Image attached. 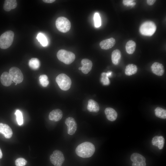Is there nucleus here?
Here are the masks:
<instances>
[{"label":"nucleus","mask_w":166,"mask_h":166,"mask_svg":"<svg viewBox=\"0 0 166 166\" xmlns=\"http://www.w3.org/2000/svg\"><path fill=\"white\" fill-rule=\"evenodd\" d=\"M95 150L94 145L89 142H83L77 146L75 149L77 155L83 158H89L94 153Z\"/></svg>","instance_id":"obj_1"},{"label":"nucleus","mask_w":166,"mask_h":166,"mask_svg":"<svg viewBox=\"0 0 166 166\" xmlns=\"http://www.w3.org/2000/svg\"><path fill=\"white\" fill-rule=\"evenodd\" d=\"M14 37V33L11 30L3 33L0 36V48L5 49L9 47L13 42Z\"/></svg>","instance_id":"obj_2"},{"label":"nucleus","mask_w":166,"mask_h":166,"mask_svg":"<svg viewBox=\"0 0 166 166\" xmlns=\"http://www.w3.org/2000/svg\"><path fill=\"white\" fill-rule=\"evenodd\" d=\"M57 56L59 61L67 65L71 63L75 58V55L73 53L63 49L58 51Z\"/></svg>","instance_id":"obj_3"},{"label":"nucleus","mask_w":166,"mask_h":166,"mask_svg":"<svg viewBox=\"0 0 166 166\" xmlns=\"http://www.w3.org/2000/svg\"><path fill=\"white\" fill-rule=\"evenodd\" d=\"M156 29V26L153 22L148 21L144 22L141 25L139 31L142 35L151 36L155 32Z\"/></svg>","instance_id":"obj_4"},{"label":"nucleus","mask_w":166,"mask_h":166,"mask_svg":"<svg viewBox=\"0 0 166 166\" xmlns=\"http://www.w3.org/2000/svg\"><path fill=\"white\" fill-rule=\"evenodd\" d=\"M56 81L59 88L62 90H67L71 87V79L64 73H61L58 75L56 77Z\"/></svg>","instance_id":"obj_5"},{"label":"nucleus","mask_w":166,"mask_h":166,"mask_svg":"<svg viewBox=\"0 0 166 166\" xmlns=\"http://www.w3.org/2000/svg\"><path fill=\"white\" fill-rule=\"evenodd\" d=\"M56 27L58 30L62 33L68 31L71 28V23L66 18L60 17L56 20Z\"/></svg>","instance_id":"obj_6"},{"label":"nucleus","mask_w":166,"mask_h":166,"mask_svg":"<svg viewBox=\"0 0 166 166\" xmlns=\"http://www.w3.org/2000/svg\"><path fill=\"white\" fill-rule=\"evenodd\" d=\"M50 160L55 166H61L65 160V157L62 152L60 150H54L50 156Z\"/></svg>","instance_id":"obj_7"},{"label":"nucleus","mask_w":166,"mask_h":166,"mask_svg":"<svg viewBox=\"0 0 166 166\" xmlns=\"http://www.w3.org/2000/svg\"><path fill=\"white\" fill-rule=\"evenodd\" d=\"M13 81L17 84L21 83L23 79V76L21 70L18 68L13 67L10 68L9 73Z\"/></svg>","instance_id":"obj_8"},{"label":"nucleus","mask_w":166,"mask_h":166,"mask_svg":"<svg viewBox=\"0 0 166 166\" xmlns=\"http://www.w3.org/2000/svg\"><path fill=\"white\" fill-rule=\"evenodd\" d=\"M65 123L67 126L68 133L71 135H73L77 128V124L74 119L72 117H69L66 119Z\"/></svg>","instance_id":"obj_9"},{"label":"nucleus","mask_w":166,"mask_h":166,"mask_svg":"<svg viewBox=\"0 0 166 166\" xmlns=\"http://www.w3.org/2000/svg\"><path fill=\"white\" fill-rule=\"evenodd\" d=\"M151 68L153 73L157 76H162L164 72V66L160 63L158 62L154 63L152 65Z\"/></svg>","instance_id":"obj_10"},{"label":"nucleus","mask_w":166,"mask_h":166,"mask_svg":"<svg viewBox=\"0 0 166 166\" xmlns=\"http://www.w3.org/2000/svg\"><path fill=\"white\" fill-rule=\"evenodd\" d=\"M0 133H2L6 138L9 139L12 136L13 132L8 125L0 123Z\"/></svg>","instance_id":"obj_11"},{"label":"nucleus","mask_w":166,"mask_h":166,"mask_svg":"<svg viewBox=\"0 0 166 166\" xmlns=\"http://www.w3.org/2000/svg\"><path fill=\"white\" fill-rule=\"evenodd\" d=\"M63 116V113L61 110L59 109H56L52 111L49 113V119L54 121H60Z\"/></svg>","instance_id":"obj_12"},{"label":"nucleus","mask_w":166,"mask_h":166,"mask_svg":"<svg viewBox=\"0 0 166 166\" xmlns=\"http://www.w3.org/2000/svg\"><path fill=\"white\" fill-rule=\"evenodd\" d=\"M115 43V39L111 38L101 41L100 43V46L102 49H108L113 47Z\"/></svg>","instance_id":"obj_13"},{"label":"nucleus","mask_w":166,"mask_h":166,"mask_svg":"<svg viewBox=\"0 0 166 166\" xmlns=\"http://www.w3.org/2000/svg\"><path fill=\"white\" fill-rule=\"evenodd\" d=\"M81 63L82 67L81 68L82 72L85 74L88 73L92 69V62L89 59L85 58L81 60Z\"/></svg>","instance_id":"obj_14"},{"label":"nucleus","mask_w":166,"mask_h":166,"mask_svg":"<svg viewBox=\"0 0 166 166\" xmlns=\"http://www.w3.org/2000/svg\"><path fill=\"white\" fill-rule=\"evenodd\" d=\"M105 113L107 118L109 121H114L117 117V112L112 108H106L105 109Z\"/></svg>","instance_id":"obj_15"},{"label":"nucleus","mask_w":166,"mask_h":166,"mask_svg":"<svg viewBox=\"0 0 166 166\" xmlns=\"http://www.w3.org/2000/svg\"><path fill=\"white\" fill-rule=\"evenodd\" d=\"M152 142V145L158 147L160 149H161L164 146V139L162 136H156L153 138Z\"/></svg>","instance_id":"obj_16"},{"label":"nucleus","mask_w":166,"mask_h":166,"mask_svg":"<svg viewBox=\"0 0 166 166\" xmlns=\"http://www.w3.org/2000/svg\"><path fill=\"white\" fill-rule=\"evenodd\" d=\"M0 81L3 85L8 86L11 85L12 80L9 73L5 72L2 73L1 76Z\"/></svg>","instance_id":"obj_17"},{"label":"nucleus","mask_w":166,"mask_h":166,"mask_svg":"<svg viewBox=\"0 0 166 166\" xmlns=\"http://www.w3.org/2000/svg\"><path fill=\"white\" fill-rule=\"evenodd\" d=\"M87 109L89 112L97 113L99 111L100 108L98 103L96 101L90 99L88 101Z\"/></svg>","instance_id":"obj_18"},{"label":"nucleus","mask_w":166,"mask_h":166,"mask_svg":"<svg viewBox=\"0 0 166 166\" xmlns=\"http://www.w3.org/2000/svg\"><path fill=\"white\" fill-rule=\"evenodd\" d=\"M17 3L15 0H6L3 5L5 10L9 11L11 10L14 9L17 7Z\"/></svg>","instance_id":"obj_19"},{"label":"nucleus","mask_w":166,"mask_h":166,"mask_svg":"<svg viewBox=\"0 0 166 166\" xmlns=\"http://www.w3.org/2000/svg\"><path fill=\"white\" fill-rule=\"evenodd\" d=\"M121 57V53L118 49L113 51L111 54V60L113 63L115 65H117L119 63Z\"/></svg>","instance_id":"obj_20"},{"label":"nucleus","mask_w":166,"mask_h":166,"mask_svg":"<svg viewBox=\"0 0 166 166\" xmlns=\"http://www.w3.org/2000/svg\"><path fill=\"white\" fill-rule=\"evenodd\" d=\"M130 159L133 163H136L144 162L146 160L144 156L137 153L132 154L131 156Z\"/></svg>","instance_id":"obj_21"},{"label":"nucleus","mask_w":166,"mask_h":166,"mask_svg":"<svg viewBox=\"0 0 166 166\" xmlns=\"http://www.w3.org/2000/svg\"><path fill=\"white\" fill-rule=\"evenodd\" d=\"M137 71V66L134 64H129L126 67L125 73L128 76H131L136 73Z\"/></svg>","instance_id":"obj_22"},{"label":"nucleus","mask_w":166,"mask_h":166,"mask_svg":"<svg viewBox=\"0 0 166 166\" xmlns=\"http://www.w3.org/2000/svg\"><path fill=\"white\" fill-rule=\"evenodd\" d=\"M136 46V42L134 41L130 40L127 42L125 48L126 52L129 54H132L134 52Z\"/></svg>","instance_id":"obj_23"},{"label":"nucleus","mask_w":166,"mask_h":166,"mask_svg":"<svg viewBox=\"0 0 166 166\" xmlns=\"http://www.w3.org/2000/svg\"><path fill=\"white\" fill-rule=\"evenodd\" d=\"M36 38L42 46H46L48 45L47 39L43 33H38L37 36Z\"/></svg>","instance_id":"obj_24"},{"label":"nucleus","mask_w":166,"mask_h":166,"mask_svg":"<svg viewBox=\"0 0 166 166\" xmlns=\"http://www.w3.org/2000/svg\"><path fill=\"white\" fill-rule=\"evenodd\" d=\"M155 114L157 117L163 119L166 118V110L162 108L157 107L155 109Z\"/></svg>","instance_id":"obj_25"},{"label":"nucleus","mask_w":166,"mask_h":166,"mask_svg":"<svg viewBox=\"0 0 166 166\" xmlns=\"http://www.w3.org/2000/svg\"><path fill=\"white\" fill-rule=\"evenodd\" d=\"M28 64L30 68L34 70L38 69L40 65L39 60L35 58H33L30 59Z\"/></svg>","instance_id":"obj_26"},{"label":"nucleus","mask_w":166,"mask_h":166,"mask_svg":"<svg viewBox=\"0 0 166 166\" xmlns=\"http://www.w3.org/2000/svg\"><path fill=\"white\" fill-rule=\"evenodd\" d=\"M112 73L111 71H109L107 73L103 72L101 73V81L103 85H108L110 84V81L108 77L111 75Z\"/></svg>","instance_id":"obj_27"},{"label":"nucleus","mask_w":166,"mask_h":166,"mask_svg":"<svg viewBox=\"0 0 166 166\" xmlns=\"http://www.w3.org/2000/svg\"><path fill=\"white\" fill-rule=\"evenodd\" d=\"M40 84L44 87H46L49 84L48 77L47 75L44 74L41 75L39 77Z\"/></svg>","instance_id":"obj_28"},{"label":"nucleus","mask_w":166,"mask_h":166,"mask_svg":"<svg viewBox=\"0 0 166 166\" xmlns=\"http://www.w3.org/2000/svg\"><path fill=\"white\" fill-rule=\"evenodd\" d=\"M16 117V120L18 124L21 125L23 124V117L21 112L19 110H17L15 113Z\"/></svg>","instance_id":"obj_29"},{"label":"nucleus","mask_w":166,"mask_h":166,"mask_svg":"<svg viewBox=\"0 0 166 166\" xmlns=\"http://www.w3.org/2000/svg\"><path fill=\"white\" fill-rule=\"evenodd\" d=\"M95 26L96 27H99L101 25V18L99 14L96 13L95 14L94 16Z\"/></svg>","instance_id":"obj_30"},{"label":"nucleus","mask_w":166,"mask_h":166,"mask_svg":"<svg viewBox=\"0 0 166 166\" xmlns=\"http://www.w3.org/2000/svg\"><path fill=\"white\" fill-rule=\"evenodd\" d=\"M27 163V161L22 158H19L16 160L15 162L16 166H24Z\"/></svg>","instance_id":"obj_31"},{"label":"nucleus","mask_w":166,"mask_h":166,"mask_svg":"<svg viewBox=\"0 0 166 166\" xmlns=\"http://www.w3.org/2000/svg\"><path fill=\"white\" fill-rule=\"evenodd\" d=\"M133 0H123V3L124 5H132L133 6V4L134 5L135 4H133L132 3L133 2Z\"/></svg>","instance_id":"obj_32"},{"label":"nucleus","mask_w":166,"mask_h":166,"mask_svg":"<svg viewBox=\"0 0 166 166\" xmlns=\"http://www.w3.org/2000/svg\"><path fill=\"white\" fill-rule=\"evenodd\" d=\"M146 164L145 162L140 163H132V166H146Z\"/></svg>","instance_id":"obj_33"},{"label":"nucleus","mask_w":166,"mask_h":166,"mask_svg":"<svg viewBox=\"0 0 166 166\" xmlns=\"http://www.w3.org/2000/svg\"><path fill=\"white\" fill-rule=\"evenodd\" d=\"M156 1L155 0H148L147 2L148 5L151 6L153 5Z\"/></svg>","instance_id":"obj_34"},{"label":"nucleus","mask_w":166,"mask_h":166,"mask_svg":"<svg viewBox=\"0 0 166 166\" xmlns=\"http://www.w3.org/2000/svg\"><path fill=\"white\" fill-rule=\"evenodd\" d=\"M55 0H43V1L46 3H52L55 1Z\"/></svg>","instance_id":"obj_35"},{"label":"nucleus","mask_w":166,"mask_h":166,"mask_svg":"<svg viewBox=\"0 0 166 166\" xmlns=\"http://www.w3.org/2000/svg\"><path fill=\"white\" fill-rule=\"evenodd\" d=\"M2 157V154L1 149L0 148V159H1Z\"/></svg>","instance_id":"obj_36"},{"label":"nucleus","mask_w":166,"mask_h":166,"mask_svg":"<svg viewBox=\"0 0 166 166\" xmlns=\"http://www.w3.org/2000/svg\"><path fill=\"white\" fill-rule=\"evenodd\" d=\"M78 69L79 70H81V67H79Z\"/></svg>","instance_id":"obj_37"}]
</instances>
